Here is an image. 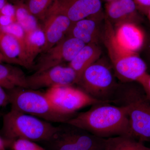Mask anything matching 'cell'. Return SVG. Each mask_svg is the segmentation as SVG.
<instances>
[{
  "mask_svg": "<svg viewBox=\"0 0 150 150\" xmlns=\"http://www.w3.org/2000/svg\"><path fill=\"white\" fill-rule=\"evenodd\" d=\"M110 103H100L93 105L89 110L77 114L65 123L104 139L120 136L131 137L126 108Z\"/></svg>",
  "mask_w": 150,
  "mask_h": 150,
  "instance_id": "cell-1",
  "label": "cell"
},
{
  "mask_svg": "<svg viewBox=\"0 0 150 150\" xmlns=\"http://www.w3.org/2000/svg\"><path fill=\"white\" fill-rule=\"evenodd\" d=\"M118 84L111 103L125 108L131 137L140 142H150V100L141 85Z\"/></svg>",
  "mask_w": 150,
  "mask_h": 150,
  "instance_id": "cell-2",
  "label": "cell"
},
{
  "mask_svg": "<svg viewBox=\"0 0 150 150\" xmlns=\"http://www.w3.org/2000/svg\"><path fill=\"white\" fill-rule=\"evenodd\" d=\"M58 128L33 115L11 109L3 116L2 137L8 144L18 139L46 142Z\"/></svg>",
  "mask_w": 150,
  "mask_h": 150,
  "instance_id": "cell-3",
  "label": "cell"
},
{
  "mask_svg": "<svg viewBox=\"0 0 150 150\" xmlns=\"http://www.w3.org/2000/svg\"><path fill=\"white\" fill-rule=\"evenodd\" d=\"M6 91L11 109L49 122L65 123L70 119L54 109L45 93L21 87L15 88Z\"/></svg>",
  "mask_w": 150,
  "mask_h": 150,
  "instance_id": "cell-4",
  "label": "cell"
},
{
  "mask_svg": "<svg viewBox=\"0 0 150 150\" xmlns=\"http://www.w3.org/2000/svg\"><path fill=\"white\" fill-rule=\"evenodd\" d=\"M114 75L108 65L97 61L84 71L77 84L94 99L111 103L118 85Z\"/></svg>",
  "mask_w": 150,
  "mask_h": 150,
  "instance_id": "cell-5",
  "label": "cell"
},
{
  "mask_svg": "<svg viewBox=\"0 0 150 150\" xmlns=\"http://www.w3.org/2000/svg\"><path fill=\"white\" fill-rule=\"evenodd\" d=\"M105 42L115 76L122 83L138 82L147 73L144 61L137 53L127 52L121 48L112 33L105 35Z\"/></svg>",
  "mask_w": 150,
  "mask_h": 150,
  "instance_id": "cell-6",
  "label": "cell"
},
{
  "mask_svg": "<svg viewBox=\"0 0 150 150\" xmlns=\"http://www.w3.org/2000/svg\"><path fill=\"white\" fill-rule=\"evenodd\" d=\"M48 142L50 150H105L106 139L67 123H62Z\"/></svg>",
  "mask_w": 150,
  "mask_h": 150,
  "instance_id": "cell-7",
  "label": "cell"
},
{
  "mask_svg": "<svg viewBox=\"0 0 150 150\" xmlns=\"http://www.w3.org/2000/svg\"><path fill=\"white\" fill-rule=\"evenodd\" d=\"M45 93L54 109L70 119L84 107L105 103L94 99L81 89L73 86H54L48 88Z\"/></svg>",
  "mask_w": 150,
  "mask_h": 150,
  "instance_id": "cell-8",
  "label": "cell"
},
{
  "mask_svg": "<svg viewBox=\"0 0 150 150\" xmlns=\"http://www.w3.org/2000/svg\"><path fill=\"white\" fill-rule=\"evenodd\" d=\"M85 45L77 38L65 36L56 45L41 53L33 68L35 72H40L66 62L69 63Z\"/></svg>",
  "mask_w": 150,
  "mask_h": 150,
  "instance_id": "cell-9",
  "label": "cell"
},
{
  "mask_svg": "<svg viewBox=\"0 0 150 150\" xmlns=\"http://www.w3.org/2000/svg\"><path fill=\"white\" fill-rule=\"evenodd\" d=\"M26 81L28 88L38 90L56 86H73L77 83V76L69 66L60 65L26 76Z\"/></svg>",
  "mask_w": 150,
  "mask_h": 150,
  "instance_id": "cell-10",
  "label": "cell"
},
{
  "mask_svg": "<svg viewBox=\"0 0 150 150\" xmlns=\"http://www.w3.org/2000/svg\"><path fill=\"white\" fill-rule=\"evenodd\" d=\"M43 22L41 27L45 35V43L41 53L48 51L62 40L66 36L72 23L69 19L59 11L56 3Z\"/></svg>",
  "mask_w": 150,
  "mask_h": 150,
  "instance_id": "cell-11",
  "label": "cell"
},
{
  "mask_svg": "<svg viewBox=\"0 0 150 150\" xmlns=\"http://www.w3.org/2000/svg\"><path fill=\"white\" fill-rule=\"evenodd\" d=\"M56 6L72 23L90 18L100 19L103 16L101 0H56Z\"/></svg>",
  "mask_w": 150,
  "mask_h": 150,
  "instance_id": "cell-12",
  "label": "cell"
},
{
  "mask_svg": "<svg viewBox=\"0 0 150 150\" xmlns=\"http://www.w3.org/2000/svg\"><path fill=\"white\" fill-rule=\"evenodd\" d=\"M113 36L117 44L127 52L137 53L143 47L144 34L134 23L126 22L116 26Z\"/></svg>",
  "mask_w": 150,
  "mask_h": 150,
  "instance_id": "cell-13",
  "label": "cell"
},
{
  "mask_svg": "<svg viewBox=\"0 0 150 150\" xmlns=\"http://www.w3.org/2000/svg\"><path fill=\"white\" fill-rule=\"evenodd\" d=\"M137 10L134 0H112L105 5L107 20L116 26L124 23H134Z\"/></svg>",
  "mask_w": 150,
  "mask_h": 150,
  "instance_id": "cell-14",
  "label": "cell"
},
{
  "mask_svg": "<svg viewBox=\"0 0 150 150\" xmlns=\"http://www.w3.org/2000/svg\"><path fill=\"white\" fill-rule=\"evenodd\" d=\"M99 19L86 18L72 23L66 36L74 38L85 44H96L99 40Z\"/></svg>",
  "mask_w": 150,
  "mask_h": 150,
  "instance_id": "cell-15",
  "label": "cell"
},
{
  "mask_svg": "<svg viewBox=\"0 0 150 150\" xmlns=\"http://www.w3.org/2000/svg\"><path fill=\"white\" fill-rule=\"evenodd\" d=\"M45 43L44 33L41 27L31 31H25L24 62L25 68H33L34 61L41 54Z\"/></svg>",
  "mask_w": 150,
  "mask_h": 150,
  "instance_id": "cell-16",
  "label": "cell"
},
{
  "mask_svg": "<svg viewBox=\"0 0 150 150\" xmlns=\"http://www.w3.org/2000/svg\"><path fill=\"white\" fill-rule=\"evenodd\" d=\"M101 54V50L97 44H86L69 63V66L74 69L76 74L77 83L84 71L90 65L97 62Z\"/></svg>",
  "mask_w": 150,
  "mask_h": 150,
  "instance_id": "cell-17",
  "label": "cell"
},
{
  "mask_svg": "<svg viewBox=\"0 0 150 150\" xmlns=\"http://www.w3.org/2000/svg\"><path fill=\"white\" fill-rule=\"evenodd\" d=\"M0 86L6 90L16 87L28 88L26 76L18 67L0 63Z\"/></svg>",
  "mask_w": 150,
  "mask_h": 150,
  "instance_id": "cell-18",
  "label": "cell"
},
{
  "mask_svg": "<svg viewBox=\"0 0 150 150\" xmlns=\"http://www.w3.org/2000/svg\"><path fill=\"white\" fill-rule=\"evenodd\" d=\"M0 52L7 60L8 64L23 67L21 50L18 41L13 35L0 28Z\"/></svg>",
  "mask_w": 150,
  "mask_h": 150,
  "instance_id": "cell-19",
  "label": "cell"
},
{
  "mask_svg": "<svg viewBox=\"0 0 150 150\" xmlns=\"http://www.w3.org/2000/svg\"><path fill=\"white\" fill-rule=\"evenodd\" d=\"M105 150H150V148L132 137L120 136L106 139Z\"/></svg>",
  "mask_w": 150,
  "mask_h": 150,
  "instance_id": "cell-20",
  "label": "cell"
},
{
  "mask_svg": "<svg viewBox=\"0 0 150 150\" xmlns=\"http://www.w3.org/2000/svg\"><path fill=\"white\" fill-rule=\"evenodd\" d=\"M14 6L16 21L25 31H31L40 27L38 20L30 12L25 4L16 5Z\"/></svg>",
  "mask_w": 150,
  "mask_h": 150,
  "instance_id": "cell-21",
  "label": "cell"
},
{
  "mask_svg": "<svg viewBox=\"0 0 150 150\" xmlns=\"http://www.w3.org/2000/svg\"><path fill=\"white\" fill-rule=\"evenodd\" d=\"M56 1V0H28L25 4L33 16L43 21Z\"/></svg>",
  "mask_w": 150,
  "mask_h": 150,
  "instance_id": "cell-22",
  "label": "cell"
},
{
  "mask_svg": "<svg viewBox=\"0 0 150 150\" xmlns=\"http://www.w3.org/2000/svg\"><path fill=\"white\" fill-rule=\"evenodd\" d=\"M0 28L5 32L13 35L18 41L21 48L22 62L23 64V67L25 68L24 62L25 31L24 30L17 22H14L7 26H0Z\"/></svg>",
  "mask_w": 150,
  "mask_h": 150,
  "instance_id": "cell-23",
  "label": "cell"
},
{
  "mask_svg": "<svg viewBox=\"0 0 150 150\" xmlns=\"http://www.w3.org/2000/svg\"><path fill=\"white\" fill-rule=\"evenodd\" d=\"M8 146L11 150H47L35 142L24 139H18L9 142Z\"/></svg>",
  "mask_w": 150,
  "mask_h": 150,
  "instance_id": "cell-24",
  "label": "cell"
},
{
  "mask_svg": "<svg viewBox=\"0 0 150 150\" xmlns=\"http://www.w3.org/2000/svg\"><path fill=\"white\" fill-rule=\"evenodd\" d=\"M137 83L142 86L150 100V74L147 73Z\"/></svg>",
  "mask_w": 150,
  "mask_h": 150,
  "instance_id": "cell-25",
  "label": "cell"
},
{
  "mask_svg": "<svg viewBox=\"0 0 150 150\" xmlns=\"http://www.w3.org/2000/svg\"><path fill=\"white\" fill-rule=\"evenodd\" d=\"M14 6L10 3L7 2L1 10L0 15L7 16L16 18Z\"/></svg>",
  "mask_w": 150,
  "mask_h": 150,
  "instance_id": "cell-26",
  "label": "cell"
},
{
  "mask_svg": "<svg viewBox=\"0 0 150 150\" xmlns=\"http://www.w3.org/2000/svg\"><path fill=\"white\" fill-rule=\"evenodd\" d=\"M137 9L147 13L150 9V0H134Z\"/></svg>",
  "mask_w": 150,
  "mask_h": 150,
  "instance_id": "cell-27",
  "label": "cell"
},
{
  "mask_svg": "<svg viewBox=\"0 0 150 150\" xmlns=\"http://www.w3.org/2000/svg\"><path fill=\"white\" fill-rule=\"evenodd\" d=\"M4 89L0 86V108L5 107L9 104L8 94Z\"/></svg>",
  "mask_w": 150,
  "mask_h": 150,
  "instance_id": "cell-28",
  "label": "cell"
},
{
  "mask_svg": "<svg viewBox=\"0 0 150 150\" xmlns=\"http://www.w3.org/2000/svg\"><path fill=\"white\" fill-rule=\"evenodd\" d=\"M16 21V18L7 16L0 15V26H6Z\"/></svg>",
  "mask_w": 150,
  "mask_h": 150,
  "instance_id": "cell-29",
  "label": "cell"
},
{
  "mask_svg": "<svg viewBox=\"0 0 150 150\" xmlns=\"http://www.w3.org/2000/svg\"><path fill=\"white\" fill-rule=\"evenodd\" d=\"M8 146L7 142L0 135V150H6Z\"/></svg>",
  "mask_w": 150,
  "mask_h": 150,
  "instance_id": "cell-30",
  "label": "cell"
},
{
  "mask_svg": "<svg viewBox=\"0 0 150 150\" xmlns=\"http://www.w3.org/2000/svg\"><path fill=\"white\" fill-rule=\"evenodd\" d=\"M28 0H7L8 3H10L14 6L20 4H24Z\"/></svg>",
  "mask_w": 150,
  "mask_h": 150,
  "instance_id": "cell-31",
  "label": "cell"
},
{
  "mask_svg": "<svg viewBox=\"0 0 150 150\" xmlns=\"http://www.w3.org/2000/svg\"><path fill=\"white\" fill-rule=\"evenodd\" d=\"M4 62L8 63L7 60L6 59L5 57L2 54V53L0 52V63H3Z\"/></svg>",
  "mask_w": 150,
  "mask_h": 150,
  "instance_id": "cell-32",
  "label": "cell"
},
{
  "mask_svg": "<svg viewBox=\"0 0 150 150\" xmlns=\"http://www.w3.org/2000/svg\"><path fill=\"white\" fill-rule=\"evenodd\" d=\"M148 15V18H149V19L150 21V9L148 11V13H147Z\"/></svg>",
  "mask_w": 150,
  "mask_h": 150,
  "instance_id": "cell-33",
  "label": "cell"
},
{
  "mask_svg": "<svg viewBox=\"0 0 150 150\" xmlns=\"http://www.w3.org/2000/svg\"><path fill=\"white\" fill-rule=\"evenodd\" d=\"M104 1H105L106 2H107L110 1H112V0H104Z\"/></svg>",
  "mask_w": 150,
  "mask_h": 150,
  "instance_id": "cell-34",
  "label": "cell"
},
{
  "mask_svg": "<svg viewBox=\"0 0 150 150\" xmlns=\"http://www.w3.org/2000/svg\"></svg>",
  "mask_w": 150,
  "mask_h": 150,
  "instance_id": "cell-35",
  "label": "cell"
}]
</instances>
